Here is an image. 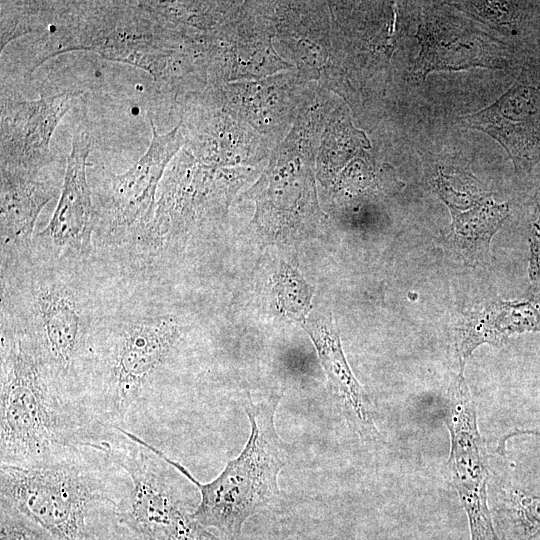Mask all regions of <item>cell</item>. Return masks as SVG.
<instances>
[{
  "label": "cell",
  "instance_id": "5b68a950",
  "mask_svg": "<svg viewBox=\"0 0 540 540\" xmlns=\"http://www.w3.org/2000/svg\"><path fill=\"white\" fill-rule=\"evenodd\" d=\"M280 396L255 403L249 399L245 412L250 436L240 454L228 461L212 481H198L181 463L162 450L147 445L177 469L199 491L194 517L204 527H213L232 540L240 537L244 522L280 496L278 477L288 460L274 416Z\"/></svg>",
  "mask_w": 540,
  "mask_h": 540
},
{
  "label": "cell",
  "instance_id": "5bb4252c",
  "mask_svg": "<svg viewBox=\"0 0 540 540\" xmlns=\"http://www.w3.org/2000/svg\"><path fill=\"white\" fill-rule=\"evenodd\" d=\"M421 49L414 65V76L424 79L436 70H462L470 67L502 68L503 62L480 35L454 19L425 17L416 34Z\"/></svg>",
  "mask_w": 540,
  "mask_h": 540
},
{
  "label": "cell",
  "instance_id": "cb8c5ba5",
  "mask_svg": "<svg viewBox=\"0 0 540 540\" xmlns=\"http://www.w3.org/2000/svg\"><path fill=\"white\" fill-rule=\"evenodd\" d=\"M522 434H529V435H538L540 436V429H515L512 432H509L508 434L504 435L499 442V445L497 447V452H499L501 455H505V444L508 439L514 436L522 435Z\"/></svg>",
  "mask_w": 540,
  "mask_h": 540
},
{
  "label": "cell",
  "instance_id": "277c9868",
  "mask_svg": "<svg viewBox=\"0 0 540 540\" xmlns=\"http://www.w3.org/2000/svg\"><path fill=\"white\" fill-rule=\"evenodd\" d=\"M115 325L102 338L90 340L83 403L102 425L126 429L127 422L156 397L180 330L167 315Z\"/></svg>",
  "mask_w": 540,
  "mask_h": 540
},
{
  "label": "cell",
  "instance_id": "e0dca14e",
  "mask_svg": "<svg viewBox=\"0 0 540 540\" xmlns=\"http://www.w3.org/2000/svg\"><path fill=\"white\" fill-rule=\"evenodd\" d=\"M527 331L540 332V282H535L522 300L498 301L470 315L458 344L461 370L479 345L498 344L510 334Z\"/></svg>",
  "mask_w": 540,
  "mask_h": 540
},
{
  "label": "cell",
  "instance_id": "30bf717a",
  "mask_svg": "<svg viewBox=\"0 0 540 540\" xmlns=\"http://www.w3.org/2000/svg\"><path fill=\"white\" fill-rule=\"evenodd\" d=\"M450 433L448 476L466 511L471 540H500L487 503L489 470L477 413L463 374L448 392L445 416Z\"/></svg>",
  "mask_w": 540,
  "mask_h": 540
},
{
  "label": "cell",
  "instance_id": "2e32d148",
  "mask_svg": "<svg viewBox=\"0 0 540 540\" xmlns=\"http://www.w3.org/2000/svg\"><path fill=\"white\" fill-rule=\"evenodd\" d=\"M1 252L16 253L32 241L36 220L43 207L56 196L58 185L39 175L1 171Z\"/></svg>",
  "mask_w": 540,
  "mask_h": 540
},
{
  "label": "cell",
  "instance_id": "8992f818",
  "mask_svg": "<svg viewBox=\"0 0 540 540\" xmlns=\"http://www.w3.org/2000/svg\"><path fill=\"white\" fill-rule=\"evenodd\" d=\"M107 454L129 479L117 513L118 525L137 540H223L200 524L188 505L179 471L154 452L147 441L113 427Z\"/></svg>",
  "mask_w": 540,
  "mask_h": 540
},
{
  "label": "cell",
  "instance_id": "6da1fadb",
  "mask_svg": "<svg viewBox=\"0 0 540 540\" xmlns=\"http://www.w3.org/2000/svg\"><path fill=\"white\" fill-rule=\"evenodd\" d=\"M0 385L1 465L45 467L107 453L111 427L62 391L21 330L3 325Z\"/></svg>",
  "mask_w": 540,
  "mask_h": 540
},
{
  "label": "cell",
  "instance_id": "9c48e42d",
  "mask_svg": "<svg viewBox=\"0 0 540 540\" xmlns=\"http://www.w3.org/2000/svg\"><path fill=\"white\" fill-rule=\"evenodd\" d=\"M236 184L232 171L205 164L183 147L164 173L142 249L153 252L179 242L221 216Z\"/></svg>",
  "mask_w": 540,
  "mask_h": 540
},
{
  "label": "cell",
  "instance_id": "603a6c76",
  "mask_svg": "<svg viewBox=\"0 0 540 540\" xmlns=\"http://www.w3.org/2000/svg\"><path fill=\"white\" fill-rule=\"evenodd\" d=\"M530 275L534 282H540V189L536 194V206L532 219Z\"/></svg>",
  "mask_w": 540,
  "mask_h": 540
},
{
  "label": "cell",
  "instance_id": "ffe728a7",
  "mask_svg": "<svg viewBox=\"0 0 540 540\" xmlns=\"http://www.w3.org/2000/svg\"><path fill=\"white\" fill-rule=\"evenodd\" d=\"M505 540H540V496L516 490L502 519Z\"/></svg>",
  "mask_w": 540,
  "mask_h": 540
},
{
  "label": "cell",
  "instance_id": "7c38bea8",
  "mask_svg": "<svg viewBox=\"0 0 540 540\" xmlns=\"http://www.w3.org/2000/svg\"><path fill=\"white\" fill-rule=\"evenodd\" d=\"M462 122L499 142L517 172L530 171L540 161V76L523 70L493 104Z\"/></svg>",
  "mask_w": 540,
  "mask_h": 540
},
{
  "label": "cell",
  "instance_id": "4fadbf2b",
  "mask_svg": "<svg viewBox=\"0 0 540 540\" xmlns=\"http://www.w3.org/2000/svg\"><path fill=\"white\" fill-rule=\"evenodd\" d=\"M90 151V135L81 124L72 136L58 204L49 224L36 235L60 259L85 258L93 248L96 209L86 172Z\"/></svg>",
  "mask_w": 540,
  "mask_h": 540
},
{
  "label": "cell",
  "instance_id": "3957f363",
  "mask_svg": "<svg viewBox=\"0 0 540 540\" xmlns=\"http://www.w3.org/2000/svg\"><path fill=\"white\" fill-rule=\"evenodd\" d=\"M1 500L56 540H103L104 522L117 521L129 479L109 455L91 450L45 467L1 465Z\"/></svg>",
  "mask_w": 540,
  "mask_h": 540
},
{
  "label": "cell",
  "instance_id": "ac0fdd59",
  "mask_svg": "<svg viewBox=\"0 0 540 540\" xmlns=\"http://www.w3.org/2000/svg\"><path fill=\"white\" fill-rule=\"evenodd\" d=\"M266 188L258 200L259 225L275 239L293 238L310 212H318L307 175L295 180L285 173H275Z\"/></svg>",
  "mask_w": 540,
  "mask_h": 540
},
{
  "label": "cell",
  "instance_id": "7a4b0ae2",
  "mask_svg": "<svg viewBox=\"0 0 540 540\" xmlns=\"http://www.w3.org/2000/svg\"><path fill=\"white\" fill-rule=\"evenodd\" d=\"M39 57L91 51L148 72L158 86L179 88L192 63V42L143 1H54Z\"/></svg>",
  "mask_w": 540,
  "mask_h": 540
},
{
  "label": "cell",
  "instance_id": "44dd1931",
  "mask_svg": "<svg viewBox=\"0 0 540 540\" xmlns=\"http://www.w3.org/2000/svg\"><path fill=\"white\" fill-rule=\"evenodd\" d=\"M273 294L277 308L285 316L299 322L306 319L313 293L296 269L282 265L274 276Z\"/></svg>",
  "mask_w": 540,
  "mask_h": 540
},
{
  "label": "cell",
  "instance_id": "7402d4cb",
  "mask_svg": "<svg viewBox=\"0 0 540 540\" xmlns=\"http://www.w3.org/2000/svg\"><path fill=\"white\" fill-rule=\"evenodd\" d=\"M0 540H56L9 503L0 504Z\"/></svg>",
  "mask_w": 540,
  "mask_h": 540
},
{
  "label": "cell",
  "instance_id": "8fae6325",
  "mask_svg": "<svg viewBox=\"0 0 540 540\" xmlns=\"http://www.w3.org/2000/svg\"><path fill=\"white\" fill-rule=\"evenodd\" d=\"M81 91H65L38 100L1 93L0 171L39 175L52 160L50 141Z\"/></svg>",
  "mask_w": 540,
  "mask_h": 540
},
{
  "label": "cell",
  "instance_id": "52a82bcc",
  "mask_svg": "<svg viewBox=\"0 0 540 540\" xmlns=\"http://www.w3.org/2000/svg\"><path fill=\"white\" fill-rule=\"evenodd\" d=\"M18 329L62 391L84 407L83 386L92 336L83 300L76 290L52 277L33 281L28 291V327Z\"/></svg>",
  "mask_w": 540,
  "mask_h": 540
},
{
  "label": "cell",
  "instance_id": "9a60e30c",
  "mask_svg": "<svg viewBox=\"0 0 540 540\" xmlns=\"http://www.w3.org/2000/svg\"><path fill=\"white\" fill-rule=\"evenodd\" d=\"M302 326L316 347L332 396L351 430L362 439L376 438L379 432L371 404L347 363L331 317L305 319Z\"/></svg>",
  "mask_w": 540,
  "mask_h": 540
},
{
  "label": "cell",
  "instance_id": "d6986e66",
  "mask_svg": "<svg viewBox=\"0 0 540 540\" xmlns=\"http://www.w3.org/2000/svg\"><path fill=\"white\" fill-rule=\"evenodd\" d=\"M438 193L449 207L453 219V232L461 248L486 250L494 233L500 228L509 209L487 196L466 194L454 190L447 181L438 180Z\"/></svg>",
  "mask_w": 540,
  "mask_h": 540
},
{
  "label": "cell",
  "instance_id": "ba28073f",
  "mask_svg": "<svg viewBox=\"0 0 540 540\" xmlns=\"http://www.w3.org/2000/svg\"><path fill=\"white\" fill-rule=\"evenodd\" d=\"M152 138L146 152L122 174L106 171L102 188L97 192V241L106 246L141 247L156 208V195L164 173L185 145L179 126L159 134L149 119Z\"/></svg>",
  "mask_w": 540,
  "mask_h": 540
}]
</instances>
